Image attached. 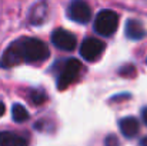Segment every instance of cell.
Here are the masks:
<instances>
[{
  "label": "cell",
  "instance_id": "obj_1",
  "mask_svg": "<svg viewBox=\"0 0 147 146\" xmlns=\"http://www.w3.org/2000/svg\"><path fill=\"white\" fill-rule=\"evenodd\" d=\"M19 45V50L22 54L23 62L27 63H37V62H43L50 56V50L46 46V43H43L39 39H30V37H23L16 40Z\"/></svg>",
  "mask_w": 147,
  "mask_h": 146
},
{
  "label": "cell",
  "instance_id": "obj_2",
  "mask_svg": "<svg viewBox=\"0 0 147 146\" xmlns=\"http://www.w3.org/2000/svg\"><path fill=\"white\" fill-rule=\"evenodd\" d=\"M119 27V16L113 10H101L98 12L94 20V30L101 36H110L113 35Z\"/></svg>",
  "mask_w": 147,
  "mask_h": 146
},
{
  "label": "cell",
  "instance_id": "obj_3",
  "mask_svg": "<svg viewBox=\"0 0 147 146\" xmlns=\"http://www.w3.org/2000/svg\"><path fill=\"white\" fill-rule=\"evenodd\" d=\"M80 70H82V63L77 59H69V60H66L63 63L61 69H60L59 76H57V88L60 90L67 89L79 77Z\"/></svg>",
  "mask_w": 147,
  "mask_h": 146
},
{
  "label": "cell",
  "instance_id": "obj_4",
  "mask_svg": "<svg viewBox=\"0 0 147 146\" xmlns=\"http://www.w3.org/2000/svg\"><path fill=\"white\" fill-rule=\"evenodd\" d=\"M67 16L73 22H77V23L84 24L92 17V9H90V6L86 1L76 0V1H71L70 3V6L67 9Z\"/></svg>",
  "mask_w": 147,
  "mask_h": 146
},
{
  "label": "cell",
  "instance_id": "obj_5",
  "mask_svg": "<svg viewBox=\"0 0 147 146\" xmlns=\"http://www.w3.org/2000/svg\"><path fill=\"white\" fill-rule=\"evenodd\" d=\"M51 42L53 45L60 50H73L77 45L76 36L64 29H56L51 33Z\"/></svg>",
  "mask_w": 147,
  "mask_h": 146
},
{
  "label": "cell",
  "instance_id": "obj_6",
  "mask_svg": "<svg viewBox=\"0 0 147 146\" xmlns=\"http://www.w3.org/2000/svg\"><path fill=\"white\" fill-rule=\"evenodd\" d=\"M104 43L98 39L94 37H90V39H86L82 46H80V54L82 57H84L86 60L89 62H94L98 56L104 52Z\"/></svg>",
  "mask_w": 147,
  "mask_h": 146
},
{
  "label": "cell",
  "instance_id": "obj_7",
  "mask_svg": "<svg viewBox=\"0 0 147 146\" xmlns=\"http://www.w3.org/2000/svg\"><path fill=\"white\" fill-rule=\"evenodd\" d=\"M22 62H23V59H22L17 42L11 43L4 50V53L0 57V66L1 67H11V66H16V65L22 63Z\"/></svg>",
  "mask_w": 147,
  "mask_h": 146
},
{
  "label": "cell",
  "instance_id": "obj_8",
  "mask_svg": "<svg viewBox=\"0 0 147 146\" xmlns=\"http://www.w3.org/2000/svg\"><path fill=\"white\" fill-rule=\"evenodd\" d=\"M124 32H126V36H127L130 40H140V39H143L144 35H146V30H144L143 24H142L139 20H131V19L127 20Z\"/></svg>",
  "mask_w": 147,
  "mask_h": 146
},
{
  "label": "cell",
  "instance_id": "obj_9",
  "mask_svg": "<svg viewBox=\"0 0 147 146\" xmlns=\"http://www.w3.org/2000/svg\"><path fill=\"white\" fill-rule=\"evenodd\" d=\"M119 126H120V132L126 136V138H134L137 133H139V122L137 119L129 116V117H123L120 122H119Z\"/></svg>",
  "mask_w": 147,
  "mask_h": 146
},
{
  "label": "cell",
  "instance_id": "obj_10",
  "mask_svg": "<svg viewBox=\"0 0 147 146\" xmlns=\"http://www.w3.org/2000/svg\"><path fill=\"white\" fill-rule=\"evenodd\" d=\"M0 146H27V141L13 132H0Z\"/></svg>",
  "mask_w": 147,
  "mask_h": 146
},
{
  "label": "cell",
  "instance_id": "obj_11",
  "mask_svg": "<svg viewBox=\"0 0 147 146\" xmlns=\"http://www.w3.org/2000/svg\"><path fill=\"white\" fill-rule=\"evenodd\" d=\"M11 116H13V120L14 122L22 123V122H26L29 119V112H27V109L23 105L14 103L13 107H11Z\"/></svg>",
  "mask_w": 147,
  "mask_h": 146
},
{
  "label": "cell",
  "instance_id": "obj_12",
  "mask_svg": "<svg viewBox=\"0 0 147 146\" xmlns=\"http://www.w3.org/2000/svg\"><path fill=\"white\" fill-rule=\"evenodd\" d=\"M32 100L36 103V105H40L46 100V93L43 90H33L32 92Z\"/></svg>",
  "mask_w": 147,
  "mask_h": 146
},
{
  "label": "cell",
  "instance_id": "obj_13",
  "mask_svg": "<svg viewBox=\"0 0 147 146\" xmlns=\"http://www.w3.org/2000/svg\"><path fill=\"white\" fill-rule=\"evenodd\" d=\"M106 146H120L119 139H117L114 135H109V136L106 138Z\"/></svg>",
  "mask_w": 147,
  "mask_h": 146
},
{
  "label": "cell",
  "instance_id": "obj_14",
  "mask_svg": "<svg viewBox=\"0 0 147 146\" xmlns=\"http://www.w3.org/2000/svg\"><path fill=\"white\" fill-rule=\"evenodd\" d=\"M142 117H143L144 123L147 125V107H144V109H143V112H142Z\"/></svg>",
  "mask_w": 147,
  "mask_h": 146
},
{
  "label": "cell",
  "instance_id": "obj_15",
  "mask_svg": "<svg viewBox=\"0 0 147 146\" xmlns=\"http://www.w3.org/2000/svg\"><path fill=\"white\" fill-rule=\"evenodd\" d=\"M4 110H6V107H4V105L0 102V116H3V113H4Z\"/></svg>",
  "mask_w": 147,
  "mask_h": 146
},
{
  "label": "cell",
  "instance_id": "obj_16",
  "mask_svg": "<svg viewBox=\"0 0 147 146\" xmlns=\"http://www.w3.org/2000/svg\"><path fill=\"white\" fill-rule=\"evenodd\" d=\"M140 145H142V146H147V138H144V139L140 142Z\"/></svg>",
  "mask_w": 147,
  "mask_h": 146
}]
</instances>
